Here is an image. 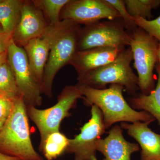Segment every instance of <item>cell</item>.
Wrapping results in <instances>:
<instances>
[{"instance_id":"obj_19","label":"cell","mask_w":160,"mask_h":160,"mask_svg":"<svg viewBox=\"0 0 160 160\" xmlns=\"http://www.w3.org/2000/svg\"><path fill=\"white\" fill-rule=\"evenodd\" d=\"M0 95L9 98L14 102L21 97L8 61L0 66Z\"/></svg>"},{"instance_id":"obj_26","label":"cell","mask_w":160,"mask_h":160,"mask_svg":"<svg viewBox=\"0 0 160 160\" xmlns=\"http://www.w3.org/2000/svg\"><path fill=\"white\" fill-rule=\"evenodd\" d=\"M0 160H21L18 158L9 156L0 152Z\"/></svg>"},{"instance_id":"obj_31","label":"cell","mask_w":160,"mask_h":160,"mask_svg":"<svg viewBox=\"0 0 160 160\" xmlns=\"http://www.w3.org/2000/svg\"><path fill=\"white\" fill-rule=\"evenodd\" d=\"M2 0H0V3L1 2H2Z\"/></svg>"},{"instance_id":"obj_30","label":"cell","mask_w":160,"mask_h":160,"mask_svg":"<svg viewBox=\"0 0 160 160\" xmlns=\"http://www.w3.org/2000/svg\"><path fill=\"white\" fill-rule=\"evenodd\" d=\"M3 29L2 28V26H1V24H0V33H2V32H3Z\"/></svg>"},{"instance_id":"obj_10","label":"cell","mask_w":160,"mask_h":160,"mask_svg":"<svg viewBox=\"0 0 160 160\" xmlns=\"http://www.w3.org/2000/svg\"><path fill=\"white\" fill-rule=\"evenodd\" d=\"M121 18L118 12L106 0H70L63 8L60 21L68 20L84 26L102 19Z\"/></svg>"},{"instance_id":"obj_17","label":"cell","mask_w":160,"mask_h":160,"mask_svg":"<svg viewBox=\"0 0 160 160\" xmlns=\"http://www.w3.org/2000/svg\"><path fill=\"white\" fill-rule=\"evenodd\" d=\"M24 1L2 0L0 3V24L3 32L13 34L21 14Z\"/></svg>"},{"instance_id":"obj_11","label":"cell","mask_w":160,"mask_h":160,"mask_svg":"<svg viewBox=\"0 0 160 160\" xmlns=\"http://www.w3.org/2000/svg\"><path fill=\"white\" fill-rule=\"evenodd\" d=\"M49 26L42 12L33 1L25 0L12 39L18 46L23 48L29 41L42 37Z\"/></svg>"},{"instance_id":"obj_24","label":"cell","mask_w":160,"mask_h":160,"mask_svg":"<svg viewBox=\"0 0 160 160\" xmlns=\"http://www.w3.org/2000/svg\"><path fill=\"white\" fill-rule=\"evenodd\" d=\"M15 102L9 98L0 95V122L5 124L14 108Z\"/></svg>"},{"instance_id":"obj_2","label":"cell","mask_w":160,"mask_h":160,"mask_svg":"<svg viewBox=\"0 0 160 160\" xmlns=\"http://www.w3.org/2000/svg\"><path fill=\"white\" fill-rule=\"evenodd\" d=\"M81 25L68 20L50 25L47 30L50 36L49 58L42 84V93L49 98L53 97L52 86L56 75L69 65L78 51V42Z\"/></svg>"},{"instance_id":"obj_12","label":"cell","mask_w":160,"mask_h":160,"mask_svg":"<svg viewBox=\"0 0 160 160\" xmlns=\"http://www.w3.org/2000/svg\"><path fill=\"white\" fill-rule=\"evenodd\" d=\"M126 49V47H97L77 51L69 65L77 72V79L106 66L115 60Z\"/></svg>"},{"instance_id":"obj_22","label":"cell","mask_w":160,"mask_h":160,"mask_svg":"<svg viewBox=\"0 0 160 160\" xmlns=\"http://www.w3.org/2000/svg\"><path fill=\"white\" fill-rule=\"evenodd\" d=\"M109 5L118 12L123 20L126 31L130 33L138 27L134 18L129 14L126 9L124 0H106Z\"/></svg>"},{"instance_id":"obj_13","label":"cell","mask_w":160,"mask_h":160,"mask_svg":"<svg viewBox=\"0 0 160 160\" xmlns=\"http://www.w3.org/2000/svg\"><path fill=\"white\" fill-rule=\"evenodd\" d=\"M97 151L104 155L103 160H131L132 153L140 150L138 144L126 141L121 126L115 125L105 138L96 142Z\"/></svg>"},{"instance_id":"obj_5","label":"cell","mask_w":160,"mask_h":160,"mask_svg":"<svg viewBox=\"0 0 160 160\" xmlns=\"http://www.w3.org/2000/svg\"><path fill=\"white\" fill-rule=\"evenodd\" d=\"M83 96L76 86H66L58 98V102L50 108L40 109L33 106L26 107L27 115L35 124L39 132L43 145L47 137L52 132L60 131L62 121L71 115L69 110L76 107L78 100Z\"/></svg>"},{"instance_id":"obj_7","label":"cell","mask_w":160,"mask_h":160,"mask_svg":"<svg viewBox=\"0 0 160 160\" xmlns=\"http://www.w3.org/2000/svg\"><path fill=\"white\" fill-rule=\"evenodd\" d=\"M130 40L122 18L101 21L81 28L78 51L97 47H129Z\"/></svg>"},{"instance_id":"obj_6","label":"cell","mask_w":160,"mask_h":160,"mask_svg":"<svg viewBox=\"0 0 160 160\" xmlns=\"http://www.w3.org/2000/svg\"><path fill=\"white\" fill-rule=\"evenodd\" d=\"M129 47L138 72V86L141 93L149 94L155 89L153 70L158 62L159 42L138 27L130 33Z\"/></svg>"},{"instance_id":"obj_27","label":"cell","mask_w":160,"mask_h":160,"mask_svg":"<svg viewBox=\"0 0 160 160\" xmlns=\"http://www.w3.org/2000/svg\"><path fill=\"white\" fill-rule=\"evenodd\" d=\"M7 61H8V54H7V51L0 55V66Z\"/></svg>"},{"instance_id":"obj_15","label":"cell","mask_w":160,"mask_h":160,"mask_svg":"<svg viewBox=\"0 0 160 160\" xmlns=\"http://www.w3.org/2000/svg\"><path fill=\"white\" fill-rule=\"evenodd\" d=\"M50 46V34L47 29L42 37L29 41L23 47L32 70L41 86L49 58Z\"/></svg>"},{"instance_id":"obj_4","label":"cell","mask_w":160,"mask_h":160,"mask_svg":"<svg viewBox=\"0 0 160 160\" xmlns=\"http://www.w3.org/2000/svg\"><path fill=\"white\" fill-rule=\"evenodd\" d=\"M133 56L129 46L114 61L91 71L78 80V83L94 89H106V86L119 84L124 87L128 94L136 96L139 90L138 76L131 66Z\"/></svg>"},{"instance_id":"obj_20","label":"cell","mask_w":160,"mask_h":160,"mask_svg":"<svg viewBox=\"0 0 160 160\" xmlns=\"http://www.w3.org/2000/svg\"><path fill=\"white\" fill-rule=\"evenodd\" d=\"M42 12L49 25L60 22V15L63 8L70 0H32Z\"/></svg>"},{"instance_id":"obj_3","label":"cell","mask_w":160,"mask_h":160,"mask_svg":"<svg viewBox=\"0 0 160 160\" xmlns=\"http://www.w3.org/2000/svg\"><path fill=\"white\" fill-rule=\"evenodd\" d=\"M28 117L21 97L0 131V152L21 160H44L32 146Z\"/></svg>"},{"instance_id":"obj_14","label":"cell","mask_w":160,"mask_h":160,"mask_svg":"<svg viewBox=\"0 0 160 160\" xmlns=\"http://www.w3.org/2000/svg\"><path fill=\"white\" fill-rule=\"evenodd\" d=\"M152 121L137 122L128 124L121 123V128L136 140L142 149L141 160H160V134L148 127Z\"/></svg>"},{"instance_id":"obj_25","label":"cell","mask_w":160,"mask_h":160,"mask_svg":"<svg viewBox=\"0 0 160 160\" xmlns=\"http://www.w3.org/2000/svg\"><path fill=\"white\" fill-rule=\"evenodd\" d=\"M12 39V34H7L4 32L0 33V55L7 51Z\"/></svg>"},{"instance_id":"obj_9","label":"cell","mask_w":160,"mask_h":160,"mask_svg":"<svg viewBox=\"0 0 160 160\" xmlns=\"http://www.w3.org/2000/svg\"><path fill=\"white\" fill-rule=\"evenodd\" d=\"M91 117L80 128L81 132L69 139L66 153L74 155L73 160H98L96 142L106 132L102 111L97 106H91Z\"/></svg>"},{"instance_id":"obj_23","label":"cell","mask_w":160,"mask_h":160,"mask_svg":"<svg viewBox=\"0 0 160 160\" xmlns=\"http://www.w3.org/2000/svg\"><path fill=\"white\" fill-rule=\"evenodd\" d=\"M137 26L144 29L160 42V16L154 20L134 18Z\"/></svg>"},{"instance_id":"obj_8","label":"cell","mask_w":160,"mask_h":160,"mask_svg":"<svg viewBox=\"0 0 160 160\" xmlns=\"http://www.w3.org/2000/svg\"><path fill=\"white\" fill-rule=\"evenodd\" d=\"M8 62L13 72L19 92L26 107L42 106V86L32 70L25 50L12 40L7 50Z\"/></svg>"},{"instance_id":"obj_29","label":"cell","mask_w":160,"mask_h":160,"mask_svg":"<svg viewBox=\"0 0 160 160\" xmlns=\"http://www.w3.org/2000/svg\"><path fill=\"white\" fill-rule=\"evenodd\" d=\"M3 126H4V124H3L2 123L0 122V131H1V130H2Z\"/></svg>"},{"instance_id":"obj_18","label":"cell","mask_w":160,"mask_h":160,"mask_svg":"<svg viewBox=\"0 0 160 160\" xmlns=\"http://www.w3.org/2000/svg\"><path fill=\"white\" fill-rule=\"evenodd\" d=\"M69 140L60 131L55 132L47 137L39 149L46 160H55L66 152Z\"/></svg>"},{"instance_id":"obj_1","label":"cell","mask_w":160,"mask_h":160,"mask_svg":"<svg viewBox=\"0 0 160 160\" xmlns=\"http://www.w3.org/2000/svg\"><path fill=\"white\" fill-rule=\"evenodd\" d=\"M83 96L86 106H97L102 111L106 129L118 122L134 123L155 121L150 113L145 111H138L129 106L124 98V88L119 84H112L108 88L94 89L84 84L76 85Z\"/></svg>"},{"instance_id":"obj_28","label":"cell","mask_w":160,"mask_h":160,"mask_svg":"<svg viewBox=\"0 0 160 160\" xmlns=\"http://www.w3.org/2000/svg\"><path fill=\"white\" fill-rule=\"evenodd\" d=\"M158 65L160 67V42L159 43L158 47Z\"/></svg>"},{"instance_id":"obj_16","label":"cell","mask_w":160,"mask_h":160,"mask_svg":"<svg viewBox=\"0 0 160 160\" xmlns=\"http://www.w3.org/2000/svg\"><path fill=\"white\" fill-rule=\"evenodd\" d=\"M158 74V82L155 89L148 95L143 93L131 97L127 99L132 109L142 110L150 113L156 119L160 126V67H156Z\"/></svg>"},{"instance_id":"obj_21","label":"cell","mask_w":160,"mask_h":160,"mask_svg":"<svg viewBox=\"0 0 160 160\" xmlns=\"http://www.w3.org/2000/svg\"><path fill=\"white\" fill-rule=\"evenodd\" d=\"M126 9L133 18L150 19L152 10L160 6V0H124Z\"/></svg>"}]
</instances>
